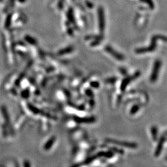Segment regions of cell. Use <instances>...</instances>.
<instances>
[{
    "instance_id": "cell-1",
    "label": "cell",
    "mask_w": 167,
    "mask_h": 167,
    "mask_svg": "<svg viewBox=\"0 0 167 167\" xmlns=\"http://www.w3.org/2000/svg\"><path fill=\"white\" fill-rule=\"evenodd\" d=\"M98 26L100 31L102 33L103 32L105 29V15L104 11L102 7H100L98 10Z\"/></svg>"
},
{
    "instance_id": "cell-2",
    "label": "cell",
    "mask_w": 167,
    "mask_h": 167,
    "mask_svg": "<svg viewBox=\"0 0 167 167\" xmlns=\"http://www.w3.org/2000/svg\"><path fill=\"white\" fill-rule=\"evenodd\" d=\"M105 50L108 52L109 54L112 55L114 58H116L118 60L122 61L125 60V56H124L122 54H120L118 53L114 49H113L111 46H105Z\"/></svg>"
},
{
    "instance_id": "cell-3",
    "label": "cell",
    "mask_w": 167,
    "mask_h": 167,
    "mask_svg": "<svg viewBox=\"0 0 167 167\" xmlns=\"http://www.w3.org/2000/svg\"><path fill=\"white\" fill-rule=\"evenodd\" d=\"M161 65V63L160 60H157L155 61L154 69H153V73H152V79L153 80L157 79Z\"/></svg>"
},
{
    "instance_id": "cell-4",
    "label": "cell",
    "mask_w": 167,
    "mask_h": 167,
    "mask_svg": "<svg viewBox=\"0 0 167 167\" xmlns=\"http://www.w3.org/2000/svg\"><path fill=\"white\" fill-rule=\"evenodd\" d=\"M25 40L31 45H35L37 44V41L36 40L29 35H26L25 37Z\"/></svg>"
},
{
    "instance_id": "cell-5",
    "label": "cell",
    "mask_w": 167,
    "mask_h": 167,
    "mask_svg": "<svg viewBox=\"0 0 167 167\" xmlns=\"http://www.w3.org/2000/svg\"><path fill=\"white\" fill-rule=\"evenodd\" d=\"M73 49L71 46L66 48V49H64L60 50L59 51V54L60 55H64V54H67V53H69L73 51Z\"/></svg>"
},
{
    "instance_id": "cell-6",
    "label": "cell",
    "mask_w": 167,
    "mask_h": 167,
    "mask_svg": "<svg viewBox=\"0 0 167 167\" xmlns=\"http://www.w3.org/2000/svg\"><path fill=\"white\" fill-rule=\"evenodd\" d=\"M141 1H142V2H144V3H147L151 9H154V4L153 2H152V0H141Z\"/></svg>"
},
{
    "instance_id": "cell-7",
    "label": "cell",
    "mask_w": 167,
    "mask_h": 167,
    "mask_svg": "<svg viewBox=\"0 0 167 167\" xmlns=\"http://www.w3.org/2000/svg\"><path fill=\"white\" fill-rule=\"evenodd\" d=\"M18 1H19V2H21V3H24L26 1V0H18Z\"/></svg>"
},
{
    "instance_id": "cell-8",
    "label": "cell",
    "mask_w": 167,
    "mask_h": 167,
    "mask_svg": "<svg viewBox=\"0 0 167 167\" xmlns=\"http://www.w3.org/2000/svg\"><path fill=\"white\" fill-rule=\"evenodd\" d=\"M3 1V0H0V1Z\"/></svg>"
}]
</instances>
